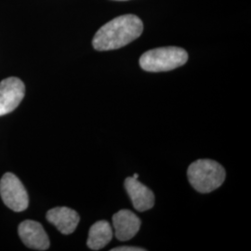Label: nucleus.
<instances>
[{
	"instance_id": "1a4fd4ad",
	"label": "nucleus",
	"mask_w": 251,
	"mask_h": 251,
	"mask_svg": "<svg viewBox=\"0 0 251 251\" xmlns=\"http://www.w3.org/2000/svg\"><path fill=\"white\" fill-rule=\"evenodd\" d=\"M47 220L63 234H71L79 224L80 217L69 207H55L48 211Z\"/></svg>"
},
{
	"instance_id": "ddd939ff",
	"label": "nucleus",
	"mask_w": 251,
	"mask_h": 251,
	"mask_svg": "<svg viewBox=\"0 0 251 251\" xmlns=\"http://www.w3.org/2000/svg\"><path fill=\"white\" fill-rule=\"evenodd\" d=\"M117 1H125V0H117Z\"/></svg>"
},
{
	"instance_id": "20e7f679",
	"label": "nucleus",
	"mask_w": 251,
	"mask_h": 251,
	"mask_svg": "<svg viewBox=\"0 0 251 251\" xmlns=\"http://www.w3.org/2000/svg\"><path fill=\"white\" fill-rule=\"evenodd\" d=\"M0 196L6 206L11 210L21 212L29 205L26 190L17 176L8 172L0 180Z\"/></svg>"
},
{
	"instance_id": "f257e3e1",
	"label": "nucleus",
	"mask_w": 251,
	"mask_h": 251,
	"mask_svg": "<svg viewBox=\"0 0 251 251\" xmlns=\"http://www.w3.org/2000/svg\"><path fill=\"white\" fill-rule=\"evenodd\" d=\"M143 31L144 24L138 16L122 15L100 27L93 37L92 45L99 51L117 50L134 41Z\"/></svg>"
},
{
	"instance_id": "0eeeda50",
	"label": "nucleus",
	"mask_w": 251,
	"mask_h": 251,
	"mask_svg": "<svg viewBox=\"0 0 251 251\" xmlns=\"http://www.w3.org/2000/svg\"><path fill=\"white\" fill-rule=\"evenodd\" d=\"M115 234L118 240L127 241L140 231L142 222L140 218L128 209H121L113 216Z\"/></svg>"
},
{
	"instance_id": "39448f33",
	"label": "nucleus",
	"mask_w": 251,
	"mask_h": 251,
	"mask_svg": "<svg viewBox=\"0 0 251 251\" xmlns=\"http://www.w3.org/2000/svg\"><path fill=\"white\" fill-rule=\"evenodd\" d=\"M25 87L18 77H9L0 82V117L13 112L25 97Z\"/></svg>"
},
{
	"instance_id": "f03ea898",
	"label": "nucleus",
	"mask_w": 251,
	"mask_h": 251,
	"mask_svg": "<svg viewBox=\"0 0 251 251\" xmlns=\"http://www.w3.org/2000/svg\"><path fill=\"white\" fill-rule=\"evenodd\" d=\"M189 182L198 193L208 194L223 185L226 178L225 168L211 159H198L189 166Z\"/></svg>"
},
{
	"instance_id": "f8f14e48",
	"label": "nucleus",
	"mask_w": 251,
	"mask_h": 251,
	"mask_svg": "<svg viewBox=\"0 0 251 251\" xmlns=\"http://www.w3.org/2000/svg\"><path fill=\"white\" fill-rule=\"evenodd\" d=\"M133 178H135V179H138V178H139V175H138L137 173H135L134 175H133Z\"/></svg>"
},
{
	"instance_id": "9b49d317",
	"label": "nucleus",
	"mask_w": 251,
	"mask_h": 251,
	"mask_svg": "<svg viewBox=\"0 0 251 251\" xmlns=\"http://www.w3.org/2000/svg\"><path fill=\"white\" fill-rule=\"evenodd\" d=\"M145 249L143 248H136V247H117L111 251H145Z\"/></svg>"
},
{
	"instance_id": "9d476101",
	"label": "nucleus",
	"mask_w": 251,
	"mask_h": 251,
	"mask_svg": "<svg viewBox=\"0 0 251 251\" xmlns=\"http://www.w3.org/2000/svg\"><path fill=\"white\" fill-rule=\"evenodd\" d=\"M113 230L107 221H99L90 227L87 245L92 251L103 249L113 238Z\"/></svg>"
},
{
	"instance_id": "423d86ee",
	"label": "nucleus",
	"mask_w": 251,
	"mask_h": 251,
	"mask_svg": "<svg viewBox=\"0 0 251 251\" xmlns=\"http://www.w3.org/2000/svg\"><path fill=\"white\" fill-rule=\"evenodd\" d=\"M19 235L29 249L47 251L50 248V239L43 226L35 221L27 220L19 225Z\"/></svg>"
},
{
	"instance_id": "6e6552de",
	"label": "nucleus",
	"mask_w": 251,
	"mask_h": 251,
	"mask_svg": "<svg viewBox=\"0 0 251 251\" xmlns=\"http://www.w3.org/2000/svg\"><path fill=\"white\" fill-rule=\"evenodd\" d=\"M125 188L131 199L135 209L143 212L151 209L154 205V195L150 189L133 177L125 180Z\"/></svg>"
},
{
	"instance_id": "7ed1b4c3",
	"label": "nucleus",
	"mask_w": 251,
	"mask_h": 251,
	"mask_svg": "<svg viewBox=\"0 0 251 251\" xmlns=\"http://www.w3.org/2000/svg\"><path fill=\"white\" fill-rule=\"evenodd\" d=\"M188 61V53L178 47L158 48L146 51L140 58V65L147 72H167L182 66Z\"/></svg>"
}]
</instances>
